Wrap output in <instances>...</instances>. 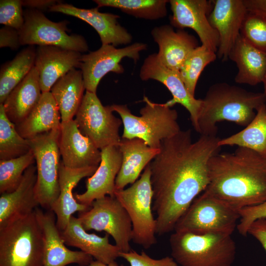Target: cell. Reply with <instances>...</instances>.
<instances>
[{"mask_svg":"<svg viewBox=\"0 0 266 266\" xmlns=\"http://www.w3.org/2000/svg\"><path fill=\"white\" fill-rule=\"evenodd\" d=\"M219 140L217 136L200 135L194 142L188 130L162 141L159 153L148 164L157 234L174 230L178 220L206 188L208 163L219 153Z\"/></svg>","mask_w":266,"mask_h":266,"instance_id":"1","label":"cell"},{"mask_svg":"<svg viewBox=\"0 0 266 266\" xmlns=\"http://www.w3.org/2000/svg\"><path fill=\"white\" fill-rule=\"evenodd\" d=\"M204 193L239 211L266 200V158L248 148L213 156Z\"/></svg>","mask_w":266,"mask_h":266,"instance_id":"2","label":"cell"},{"mask_svg":"<svg viewBox=\"0 0 266 266\" xmlns=\"http://www.w3.org/2000/svg\"><path fill=\"white\" fill-rule=\"evenodd\" d=\"M202 101L197 132L211 136H216L217 124L220 122H233L246 127L258 109L266 104L263 93L248 91L226 83L212 85Z\"/></svg>","mask_w":266,"mask_h":266,"instance_id":"3","label":"cell"},{"mask_svg":"<svg viewBox=\"0 0 266 266\" xmlns=\"http://www.w3.org/2000/svg\"><path fill=\"white\" fill-rule=\"evenodd\" d=\"M169 244L171 257L181 266H232L235 257L231 234L174 232Z\"/></svg>","mask_w":266,"mask_h":266,"instance_id":"4","label":"cell"},{"mask_svg":"<svg viewBox=\"0 0 266 266\" xmlns=\"http://www.w3.org/2000/svg\"><path fill=\"white\" fill-rule=\"evenodd\" d=\"M144 101L146 104L140 110V116L132 114L125 104H112L110 107L120 115L123 124L121 138H138L149 147L159 149L162 140L181 131L178 113L166 103H155L146 97Z\"/></svg>","mask_w":266,"mask_h":266,"instance_id":"5","label":"cell"},{"mask_svg":"<svg viewBox=\"0 0 266 266\" xmlns=\"http://www.w3.org/2000/svg\"><path fill=\"white\" fill-rule=\"evenodd\" d=\"M43 233L35 210L0 229V266H43Z\"/></svg>","mask_w":266,"mask_h":266,"instance_id":"6","label":"cell"},{"mask_svg":"<svg viewBox=\"0 0 266 266\" xmlns=\"http://www.w3.org/2000/svg\"><path fill=\"white\" fill-rule=\"evenodd\" d=\"M240 219L239 211L204 192L197 197L176 223L175 232L232 235Z\"/></svg>","mask_w":266,"mask_h":266,"instance_id":"7","label":"cell"},{"mask_svg":"<svg viewBox=\"0 0 266 266\" xmlns=\"http://www.w3.org/2000/svg\"><path fill=\"white\" fill-rule=\"evenodd\" d=\"M153 193L148 165L140 177L127 188L116 190L114 196L127 212L132 224V241L147 249L157 242L156 221L152 212Z\"/></svg>","mask_w":266,"mask_h":266,"instance_id":"8","label":"cell"},{"mask_svg":"<svg viewBox=\"0 0 266 266\" xmlns=\"http://www.w3.org/2000/svg\"><path fill=\"white\" fill-rule=\"evenodd\" d=\"M60 129L54 130L29 140L36 162V196L39 205L48 210L60 194Z\"/></svg>","mask_w":266,"mask_h":266,"instance_id":"9","label":"cell"},{"mask_svg":"<svg viewBox=\"0 0 266 266\" xmlns=\"http://www.w3.org/2000/svg\"><path fill=\"white\" fill-rule=\"evenodd\" d=\"M24 25L18 31L21 45L56 46L81 53L88 50L82 35L67 33L68 21L55 22L42 11L30 8L24 11Z\"/></svg>","mask_w":266,"mask_h":266,"instance_id":"10","label":"cell"},{"mask_svg":"<svg viewBox=\"0 0 266 266\" xmlns=\"http://www.w3.org/2000/svg\"><path fill=\"white\" fill-rule=\"evenodd\" d=\"M86 231H104L114 239L121 252L131 250L132 224L126 209L115 197L109 196L94 200L78 217Z\"/></svg>","mask_w":266,"mask_h":266,"instance_id":"11","label":"cell"},{"mask_svg":"<svg viewBox=\"0 0 266 266\" xmlns=\"http://www.w3.org/2000/svg\"><path fill=\"white\" fill-rule=\"evenodd\" d=\"M110 105L103 106L96 93L86 91L75 115V121L83 134L100 150L118 146L121 138L119 130L122 120L113 114Z\"/></svg>","mask_w":266,"mask_h":266,"instance_id":"12","label":"cell"},{"mask_svg":"<svg viewBox=\"0 0 266 266\" xmlns=\"http://www.w3.org/2000/svg\"><path fill=\"white\" fill-rule=\"evenodd\" d=\"M146 48L147 45L141 42H135L121 48L105 44L95 51L82 54L79 68L86 91L96 94L99 82L107 73L121 74L124 72L120 64L123 58L132 59L136 63L139 59L140 52Z\"/></svg>","mask_w":266,"mask_h":266,"instance_id":"13","label":"cell"},{"mask_svg":"<svg viewBox=\"0 0 266 266\" xmlns=\"http://www.w3.org/2000/svg\"><path fill=\"white\" fill-rule=\"evenodd\" d=\"M139 77L143 81L153 79L164 84L172 96V99L166 104L170 107L177 103L184 106L190 113L193 126L198 131L202 99H196L189 92L181 78L179 71L167 68L161 63L157 54L153 53L144 60Z\"/></svg>","mask_w":266,"mask_h":266,"instance_id":"14","label":"cell"},{"mask_svg":"<svg viewBox=\"0 0 266 266\" xmlns=\"http://www.w3.org/2000/svg\"><path fill=\"white\" fill-rule=\"evenodd\" d=\"M171 26L179 29L188 28L198 34L201 45L216 53L219 44L217 31L210 25L208 16L212 1L207 0H170Z\"/></svg>","mask_w":266,"mask_h":266,"instance_id":"15","label":"cell"},{"mask_svg":"<svg viewBox=\"0 0 266 266\" xmlns=\"http://www.w3.org/2000/svg\"><path fill=\"white\" fill-rule=\"evenodd\" d=\"M212 1L213 7L208 20L219 34L217 57L226 61L240 34L241 28L248 11L243 0Z\"/></svg>","mask_w":266,"mask_h":266,"instance_id":"16","label":"cell"},{"mask_svg":"<svg viewBox=\"0 0 266 266\" xmlns=\"http://www.w3.org/2000/svg\"><path fill=\"white\" fill-rule=\"evenodd\" d=\"M35 211L43 236V266H66L71 264L83 266L90 265L94 261L92 256L81 251L71 250L66 246L53 212L49 210L44 212L37 207Z\"/></svg>","mask_w":266,"mask_h":266,"instance_id":"17","label":"cell"},{"mask_svg":"<svg viewBox=\"0 0 266 266\" xmlns=\"http://www.w3.org/2000/svg\"><path fill=\"white\" fill-rule=\"evenodd\" d=\"M59 147L62 162L66 167L99 166L101 161L100 150L82 133L74 119L61 123Z\"/></svg>","mask_w":266,"mask_h":266,"instance_id":"18","label":"cell"},{"mask_svg":"<svg viewBox=\"0 0 266 266\" xmlns=\"http://www.w3.org/2000/svg\"><path fill=\"white\" fill-rule=\"evenodd\" d=\"M49 11L72 16L87 23L99 34L101 45L111 44L116 47L129 44L133 40L132 35L119 23V15L100 12L98 7L80 8L61 2L51 7Z\"/></svg>","mask_w":266,"mask_h":266,"instance_id":"19","label":"cell"},{"mask_svg":"<svg viewBox=\"0 0 266 266\" xmlns=\"http://www.w3.org/2000/svg\"><path fill=\"white\" fill-rule=\"evenodd\" d=\"M100 152L101 161L94 174L87 179L86 191L74 195L79 203L88 206L97 199L114 196L115 180L122 165V155L118 146L106 147Z\"/></svg>","mask_w":266,"mask_h":266,"instance_id":"20","label":"cell"},{"mask_svg":"<svg viewBox=\"0 0 266 266\" xmlns=\"http://www.w3.org/2000/svg\"><path fill=\"white\" fill-rule=\"evenodd\" d=\"M82 53L56 46H38L34 66L42 93L50 92L57 80L71 70L79 68Z\"/></svg>","mask_w":266,"mask_h":266,"instance_id":"21","label":"cell"},{"mask_svg":"<svg viewBox=\"0 0 266 266\" xmlns=\"http://www.w3.org/2000/svg\"><path fill=\"white\" fill-rule=\"evenodd\" d=\"M98 166L70 168L66 167L61 161L59 173L60 194L51 209L56 216V225L60 232L65 230L73 214L90 208L76 200L73 190L82 178L93 175Z\"/></svg>","mask_w":266,"mask_h":266,"instance_id":"22","label":"cell"},{"mask_svg":"<svg viewBox=\"0 0 266 266\" xmlns=\"http://www.w3.org/2000/svg\"><path fill=\"white\" fill-rule=\"evenodd\" d=\"M151 34L159 46L157 54L160 61L174 70L179 71L188 56L199 46L194 35L183 29L175 32L169 25L154 27Z\"/></svg>","mask_w":266,"mask_h":266,"instance_id":"23","label":"cell"},{"mask_svg":"<svg viewBox=\"0 0 266 266\" xmlns=\"http://www.w3.org/2000/svg\"><path fill=\"white\" fill-rule=\"evenodd\" d=\"M36 179V166L33 164L15 190L0 194V229L32 213L39 205L35 191Z\"/></svg>","mask_w":266,"mask_h":266,"instance_id":"24","label":"cell"},{"mask_svg":"<svg viewBox=\"0 0 266 266\" xmlns=\"http://www.w3.org/2000/svg\"><path fill=\"white\" fill-rule=\"evenodd\" d=\"M61 233L66 245L80 249L96 261L109 264L120 257L121 250L116 245L109 242L107 233L101 237L88 233L78 217L72 216L67 227Z\"/></svg>","mask_w":266,"mask_h":266,"instance_id":"25","label":"cell"},{"mask_svg":"<svg viewBox=\"0 0 266 266\" xmlns=\"http://www.w3.org/2000/svg\"><path fill=\"white\" fill-rule=\"evenodd\" d=\"M118 147L122 155V163L115 180V191L134 183L160 151V149L151 148L138 138H121Z\"/></svg>","mask_w":266,"mask_h":266,"instance_id":"26","label":"cell"},{"mask_svg":"<svg viewBox=\"0 0 266 266\" xmlns=\"http://www.w3.org/2000/svg\"><path fill=\"white\" fill-rule=\"evenodd\" d=\"M42 92L34 66L2 103L8 118L15 125L24 121L39 101Z\"/></svg>","mask_w":266,"mask_h":266,"instance_id":"27","label":"cell"},{"mask_svg":"<svg viewBox=\"0 0 266 266\" xmlns=\"http://www.w3.org/2000/svg\"><path fill=\"white\" fill-rule=\"evenodd\" d=\"M229 59L238 68L235 82L255 86L263 82L266 70V52L248 43L240 34Z\"/></svg>","mask_w":266,"mask_h":266,"instance_id":"28","label":"cell"},{"mask_svg":"<svg viewBox=\"0 0 266 266\" xmlns=\"http://www.w3.org/2000/svg\"><path fill=\"white\" fill-rule=\"evenodd\" d=\"M59 107L50 92L42 93L41 98L31 113L19 124L18 133L30 140L37 135L60 129L61 125Z\"/></svg>","mask_w":266,"mask_h":266,"instance_id":"29","label":"cell"},{"mask_svg":"<svg viewBox=\"0 0 266 266\" xmlns=\"http://www.w3.org/2000/svg\"><path fill=\"white\" fill-rule=\"evenodd\" d=\"M85 90L80 69L74 68L59 78L51 89L59 109L62 122L73 120L82 102Z\"/></svg>","mask_w":266,"mask_h":266,"instance_id":"30","label":"cell"},{"mask_svg":"<svg viewBox=\"0 0 266 266\" xmlns=\"http://www.w3.org/2000/svg\"><path fill=\"white\" fill-rule=\"evenodd\" d=\"M219 145L237 146L254 151L266 158V104L256 111L251 122L241 131L220 139Z\"/></svg>","mask_w":266,"mask_h":266,"instance_id":"31","label":"cell"},{"mask_svg":"<svg viewBox=\"0 0 266 266\" xmlns=\"http://www.w3.org/2000/svg\"><path fill=\"white\" fill-rule=\"evenodd\" d=\"M36 49L28 46L10 61L3 64L0 69V103H3L10 92L34 66Z\"/></svg>","mask_w":266,"mask_h":266,"instance_id":"32","label":"cell"},{"mask_svg":"<svg viewBox=\"0 0 266 266\" xmlns=\"http://www.w3.org/2000/svg\"><path fill=\"white\" fill-rule=\"evenodd\" d=\"M98 8L104 6L119 9L137 18L154 20L167 15V0H94Z\"/></svg>","mask_w":266,"mask_h":266,"instance_id":"33","label":"cell"},{"mask_svg":"<svg viewBox=\"0 0 266 266\" xmlns=\"http://www.w3.org/2000/svg\"><path fill=\"white\" fill-rule=\"evenodd\" d=\"M31 150L30 140L18 133L15 124L6 115L3 104L0 103V161L21 157Z\"/></svg>","mask_w":266,"mask_h":266,"instance_id":"34","label":"cell"},{"mask_svg":"<svg viewBox=\"0 0 266 266\" xmlns=\"http://www.w3.org/2000/svg\"><path fill=\"white\" fill-rule=\"evenodd\" d=\"M216 53L202 45L199 46L191 52L185 59L179 73L189 92L194 96L199 77L210 63L217 58Z\"/></svg>","mask_w":266,"mask_h":266,"instance_id":"35","label":"cell"},{"mask_svg":"<svg viewBox=\"0 0 266 266\" xmlns=\"http://www.w3.org/2000/svg\"><path fill=\"white\" fill-rule=\"evenodd\" d=\"M34 162L32 150L21 157L0 161V194L15 190L21 183L25 170Z\"/></svg>","mask_w":266,"mask_h":266,"instance_id":"36","label":"cell"},{"mask_svg":"<svg viewBox=\"0 0 266 266\" xmlns=\"http://www.w3.org/2000/svg\"><path fill=\"white\" fill-rule=\"evenodd\" d=\"M240 35L248 43L266 52V18L248 11L243 20Z\"/></svg>","mask_w":266,"mask_h":266,"instance_id":"37","label":"cell"},{"mask_svg":"<svg viewBox=\"0 0 266 266\" xmlns=\"http://www.w3.org/2000/svg\"><path fill=\"white\" fill-rule=\"evenodd\" d=\"M21 0H0V23L19 30L24 23Z\"/></svg>","mask_w":266,"mask_h":266,"instance_id":"38","label":"cell"},{"mask_svg":"<svg viewBox=\"0 0 266 266\" xmlns=\"http://www.w3.org/2000/svg\"><path fill=\"white\" fill-rule=\"evenodd\" d=\"M120 257L125 259L130 266H178L171 257L166 256L159 259L151 258L145 252L140 254L131 250L128 252H120Z\"/></svg>","mask_w":266,"mask_h":266,"instance_id":"39","label":"cell"},{"mask_svg":"<svg viewBox=\"0 0 266 266\" xmlns=\"http://www.w3.org/2000/svg\"><path fill=\"white\" fill-rule=\"evenodd\" d=\"M239 213L240 221L236 228L239 233L246 236L248 228L254 221L260 218H266V200L256 205L244 207Z\"/></svg>","mask_w":266,"mask_h":266,"instance_id":"40","label":"cell"},{"mask_svg":"<svg viewBox=\"0 0 266 266\" xmlns=\"http://www.w3.org/2000/svg\"><path fill=\"white\" fill-rule=\"evenodd\" d=\"M18 30L8 26L0 29V47H9L17 50L21 46Z\"/></svg>","mask_w":266,"mask_h":266,"instance_id":"41","label":"cell"},{"mask_svg":"<svg viewBox=\"0 0 266 266\" xmlns=\"http://www.w3.org/2000/svg\"><path fill=\"white\" fill-rule=\"evenodd\" d=\"M248 234L257 239L266 252V218H260L254 221L248 228Z\"/></svg>","mask_w":266,"mask_h":266,"instance_id":"42","label":"cell"},{"mask_svg":"<svg viewBox=\"0 0 266 266\" xmlns=\"http://www.w3.org/2000/svg\"><path fill=\"white\" fill-rule=\"evenodd\" d=\"M23 6L42 11L48 10L53 6L61 2L57 0H22Z\"/></svg>","mask_w":266,"mask_h":266,"instance_id":"43","label":"cell"},{"mask_svg":"<svg viewBox=\"0 0 266 266\" xmlns=\"http://www.w3.org/2000/svg\"><path fill=\"white\" fill-rule=\"evenodd\" d=\"M249 12L261 15L266 18V0H243Z\"/></svg>","mask_w":266,"mask_h":266,"instance_id":"44","label":"cell"},{"mask_svg":"<svg viewBox=\"0 0 266 266\" xmlns=\"http://www.w3.org/2000/svg\"><path fill=\"white\" fill-rule=\"evenodd\" d=\"M89 266H119V265L115 261L109 264H105L99 261L94 260Z\"/></svg>","mask_w":266,"mask_h":266,"instance_id":"45","label":"cell"},{"mask_svg":"<svg viewBox=\"0 0 266 266\" xmlns=\"http://www.w3.org/2000/svg\"><path fill=\"white\" fill-rule=\"evenodd\" d=\"M263 83H264V92L263 93L266 100V70L263 78Z\"/></svg>","mask_w":266,"mask_h":266,"instance_id":"46","label":"cell"},{"mask_svg":"<svg viewBox=\"0 0 266 266\" xmlns=\"http://www.w3.org/2000/svg\"><path fill=\"white\" fill-rule=\"evenodd\" d=\"M79 266V265H78V266Z\"/></svg>","mask_w":266,"mask_h":266,"instance_id":"47","label":"cell"}]
</instances>
